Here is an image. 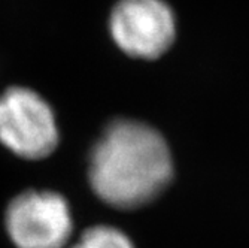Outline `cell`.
<instances>
[{
	"label": "cell",
	"instance_id": "cell-5",
	"mask_svg": "<svg viewBox=\"0 0 249 248\" xmlns=\"http://www.w3.org/2000/svg\"><path fill=\"white\" fill-rule=\"evenodd\" d=\"M72 248H134V245L123 230L100 224L82 232Z\"/></svg>",
	"mask_w": 249,
	"mask_h": 248
},
{
	"label": "cell",
	"instance_id": "cell-3",
	"mask_svg": "<svg viewBox=\"0 0 249 248\" xmlns=\"http://www.w3.org/2000/svg\"><path fill=\"white\" fill-rule=\"evenodd\" d=\"M5 229L15 248H64L72 236L73 218L60 193L26 190L9 202Z\"/></svg>",
	"mask_w": 249,
	"mask_h": 248
},
{
	"label": "cell",
	"instance_id": "cell-4",
	"mask_svg": "<svg viewBox=\"0 0 249 248\" xmlns=\"http://www.w3.org/2000/svg\"><path fill=\"white\" fill-rule=\"evenodd\" d=\"M109 30L130 57L154 60L172 47L176 19L164 0H120L110 12Z\"/></svg>",
	"mask_w": 249,
	"mask_h": 248
},
{
	"label": "cell",
	"instance_id": "cell-2",
	"mask_svg": "<svg viewBox=\"0 0 249 248\" xmlns=\"http://www.w3.org/2000/svg\"><path fill=\"white\" fill-rule=\"evenodd\" d=\"M0 142L27 160L48 157L58 145L54 111L27 87H9L0 95Z\"/></svg>",
	"mask_w": 249,
	"mask_h": 248
},
{
	"label": "cell",
	"instance_id": "cell-1",
	"mask_svg": "<svg viewBox=\"0 0 249 248\" xmlns=\"http://www.w3.org/2000/svg\"><path fill=\"white\" fill-rule=\"evenodd\" d=\"M172 176L173 160L163 134L138 120L112 121L89 155V186L102 202L118 210L149 204Z\"/></svg>",
	"mask_w": 249,
	"mask_h": 248
}]
</instances>
